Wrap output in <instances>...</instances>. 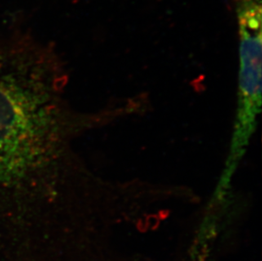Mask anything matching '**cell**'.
Returning a JSON list of instances; mask_svg holds the SVG:
<instances>
[{
	"instance_id": "1",
	"label": "cell",
	"mask_w": 262,
	"mask_h": 261,
	"mask_svg": "<svg viewBox=\"0 0 262 261\" xmlns=\"http://www.w3.org/2000/svg\"><path fill=\"white\" fill-rule=\"evenodd\" d=\"M64 75L52 46L0 32V242L61 227L67 116Z\"/></svg>"
},
{
	"instance_id": "2",
	"label": "cell",
	"mask_w": 262,
	"mask_h": 261,
	"mask_svg": "<svg viewBox=\"0 0 262 261\" xmlns=\"http://www.w3.org/2000/svg\"><path fill=\"white\" fill-rule=\"evenodd\" d=\"M239 37L242 111L237 140L241 143L249 135L250 125L260 108L262 41L261 36L254 32H244Z\"/></svg>"
}]
</instances>
